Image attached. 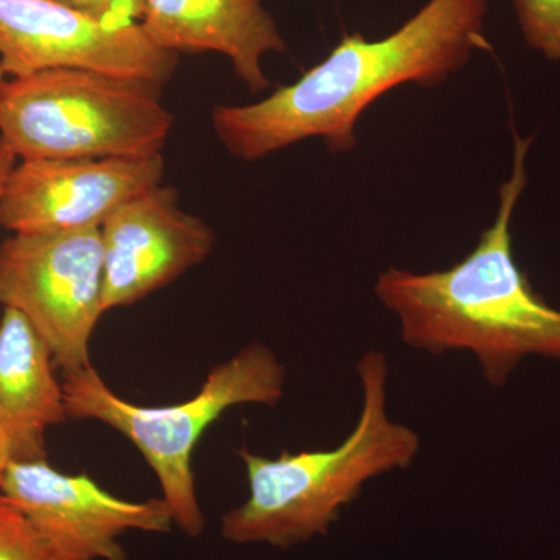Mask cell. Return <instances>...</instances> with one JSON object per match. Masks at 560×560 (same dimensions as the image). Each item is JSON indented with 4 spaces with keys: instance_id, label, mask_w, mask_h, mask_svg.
Wrapping results in <instances>:
<instances>
[{
    "instance_id": "cell-2",
    "label": "cell",
    "mask_w": 560,
    "mask_h": 560,
    "mask_svg": "<svg viewBox=\"0 0 560 560\" xmlns=\"http://www.w3.org/2000/svg\"><path fill=\"white\" fill-rule=\"evenodd\" d=\"M533 136L514 132L511 176L477 246L448 270L389 267L375 280L377 300L397 316L401 341L430 355L470 352L492 388H504L529 357L560 363V311L534 290L518 265L512 219L528 184Z\"/></svg>"
},
{
    "instance_id": "cell-9",
    "label": "cell",
    "mask_w": 560,
    "mask_h": 560,
    "mask_svg": "<svg viewBox=\"0 0 560 560\" xmlns=\"http://www.w3.org/2000/svg\"><path fill=\"white\" fill-rule=\"evenodd\" d=\"M162 154L22 161L11 172L0 226L14 234L102 228L125 202L161 186Z\"/></svg>"
},
{
    "instance_id": "cell-17",
    "label": "cell",
    "mask_w": 560,
    "mask_h": 560,
    "mask_svg": "<svg viewBox=\"0 0 560 560\" xmlns=\"http://www.w3.org/2000/svg\"><path fill=\"white\" fill-rule=\"evenodd\" d=\"M11 460L10 444L5 433L0 429V480H2L3 470Z\"/></svg>"
},
{
    "instance_id": "cell-10",
    "label": "cell",
    "mask_w": 560,
    "mask_h": 560,
    "mask_svg": "<svg viewBox=\"0 0 560 560\" xmlns=\"http://www.w3.org/2000/svg\"><path fill=\"white\" fill-rule=\"evenodd\" d=\"M102 230L103 312L164 289L208 259L215 235L180 209L178 191L156 186L120 206Z\"/></svg>"
},
{
    "instance_id": "cell-8",
    "label": "cell",
    "mask_w": 560,
    "mask_h": 560,
    "mask_svg": "<svg viewBox=\"0 0 560 560\" xmlns=\"http://www.w3.org/2000/svg\"><path fill=\"white\" fill-rule=\"evenodd\" d=\"M0 497L69 560H130L117 541L121 534L168 533L175 526L164 499H117L90 475L65 474L47 459L10 460L0 480Z\"/></svg>"
},
{
    "instance_id": "cell-7",
    "label": "cell",
    "mask_w": 560,
    "mask_h": 560,
    "mask_svg": "<svg viewBox=\"0 0 560 560\" xmlns=\"http://www.w3.org/2000/svg\"><path fill=\"white\" fill-rule=\"evenodd\" d=\"M179 55L158 47L139 22L114 25L51 0H0L5 75L83 69L164 86Z\"/></svg>"
},
{
    "instance_id": "cell-5",
    "label": "cell",
    "mask_w": 560,
    "mask_h": 560,
    "mask_svg": "<svg viewBox=\"0 0 560 560\" xmlns=\"http://www.w3.org/2000/svg\"><path fill=\"white\" fill-rule=\"evenodd\" d=\"M173 125L143 81L50 69L0 84V139L22 161L153 156Z\"/></svg>"
},
{
    "instance_id": "cell-6",
    "label": "cell",
    "mask_w": 560,
    "mask_h": 560,
    "mask_svg": "<svg viewBox=\"0 0 560 560\" xmlns=\"http://www.w3.org/2000/svg\"><path fill=\"white\" fill-rule=\"evenodd\" d=\"M102 300L101 228L25 232L0 245V305L28 320L62 375L91 366Z\"/></svg>"
},
{
    "instance_id": "cell-18",
    "label": "cell",
    "mask_w": 560,
    "mask_h": 560,
    "mask_svg": "<svg viewBox=\"0 0 560 560\" xmlns=\"http://www.w3.org/2000/svg\"><path fill=\"white\" fill-rule=\"evenodd\" d=\"M5 81V72H3L2 66H0V84Z\"/></svg>"
},
{
    "instance_id": "cell-12",
    "label": "cell",
    "mask_w": 560,
    "mask_h": 560,
    "mask_svg": "<svg viewBox=\"0 0 560 560\" xmlns=\"http://www.w3.org/2000/svg\"><path fill=\"white\" fill-rule=\"evenodd\" d=\"M49 348L13 308L0 319V429L11 460L47 459L46 434L69 419Z\"/></svg>"
},
{
    "instance_id": "cell-3",
    "label": "cell",
    "mask_w": 560,
    "mask_h": 560,
    "mask_svg": "<svg viewBox=\"0 0 560 560\" xmlns=\"http://www.w3.org/2000/svg\"><path fill=\"white\" fill-rule=\"evenodd\" d=\"M363 405L355 427L329 451L280 452L278 458L241 448L248 499L221 517V537L235 545L265 544L290 550L330 533L342 511L374 478L411 467L418 431L390 419L389 363L368 350L357 363Z\"/></svg>"
},
{
    "instance_id": "cell-13",
    "label": "cell",
    "mask_w": 560,
    "mask_h": 560,
    "mask_svg": "<svg viewBox=\"0 0 560 560\" xmlns=\"http://www.w3.org/2000/svg\"><path fill=\"white\" fill-rule=\"evenodd\" d=\"M0 560H69L13 504L0 497Z\"/></svg>"
},
{
    "instance_id": "cell-14",
    "label": "cell",
    "mask_w": 560,
    "mask_h": 560,
    "mask_svg": "<svg viewBox=\"0 0 560 560\" xmlns=\"http://www.w3.org/2000/svg\"><path fill=\"white\" fill-rule=\"evenodd\" d=\"M523 39L548 61L560 62V0H512Z\"/></svg>"
},
{
    "instance_id": "cell-16",
    "label": "cell",
    "mask_w": 560,
    "mask_h": 560,
    "mask_svg": "<svg viewBox=\"0 0 560 560\" xmlns=\"http://www.w3.org/2000/svg\"><path fill=\"white\" fill-rule=\"evenodd\" d=\"M18 156L14 151L0 139V201H2L3 191H5L7 183L13 168L16 167ZM3 308L0 305V319H2Z\"/></svg>"
},
{
    "instance_id": "cell-1",
    "label": "cell",
    "mask_w": 560,
    "mask_h": 560,
    "mask_svg": "<svg viewBox=\"0 0 560 560\" xmlns=\"http://www.w3.org/2000/svg\"><path fill=\"white\" fill-rule=\"evenodd\" d=\"M489 0H429L382 39L345 35L319 65L264 101L217 106L212 127L232 156L257 161L305 139L331 153L355 149L361 114L400 84L438 86L470 61L485 38Z\"/></svg>"
},
{
    "instance_id": "cell-15",
    "label": "cell",
    "mask_w": 560,
    "mask_h": 560,
    "mask_svg": "<svg viewBox=\"0 0 560 560\" xmlns=\"http://www.w3.org/2000/svg\"><path fill=\"white\" fill-rule=\"evenodd\" d=\"M95 20L114 25L135 24L142 20L143 0H51Z\"/></svg>"
},
{
    "instance_id": "cell-4",
    "label": "cell",
    "mask_w": 560,
    "mask_h": 560,
    "mask_svg": "<svg viewBox=\"0 0 560 560\" xmlns=\"http://www.w3.org/2000/svg\"><path fill=\"white\" fill-rule=\"evenodd\" d=\"M285 382V366L261 342L213 368L197 396L168 407L121 399L92 366L62 375L69 418L98 420L128 438L156 474L173 523L194 539L206 525L191 471V453L202 433L235 405L276 407Z\"/></svg>"
},
{
    "instance_id": "cell-11",
    "label": "cell",
    "mask_w": 560,
    "mask_h": 560,
    "mask_svg": "<svg viewBox=\"0 0 560 560\" xmlns=\"http://www.w3.org/2000/svg\"><path fill=\"white\" fill-rule=\"evenodd\" d=\"M139 24L161 49L178 55L217 51L230 58L250 92L270 86L264 58L287 50L260 0H143Z\"/></svg>"
}]
</instances>
